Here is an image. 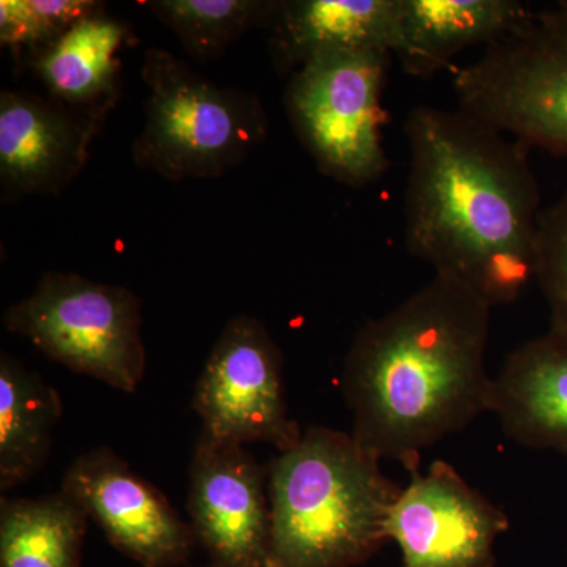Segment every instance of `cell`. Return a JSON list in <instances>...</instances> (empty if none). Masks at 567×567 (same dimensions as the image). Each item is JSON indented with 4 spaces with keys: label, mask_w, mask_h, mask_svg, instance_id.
Segmentation results:
<instances>
[{
    "label": "cell",
    "mask_w": 567,
    "mask_h": 567,
    "mask_svg": "<svg viewBox=\"0 0 567 567\" xmlns=\"http://www.w3.org/2000/svg\"><path fill=\"white\" fill-rule=\"evenodd\" d=\"M405 136L406 249L492 308L514 303L535 281L544 208L528 145L461 107H415Z\"/></svg>",
    "instance_id": "6da1fadb"
},
{
    "label": "cell",
    "mask_w": 567,
    "mask_h": 567,
    "mask_svg": "<svg viewBox=\"0 0 567 567\" xmlns=\"http://www.w3.org/2000/svg\"><path fill=\"white\" fill-rule=\"evenodd\" d=\"M492 306L445 276L371 320L342 371L352 435L382 461L421 470V454L491 413Z\"/></svg>",
    "instance_id": "7a4b0ae2"
},
{
    "label": "cell",
    "mask_w": 567,
    "mask_h": 567,
    "mask_svg": "<svg viewBox=\"0 0 567 567\" xmlns=\"http://www.w3.org/2000/svg\"><path fill=\"white\" fill-rule=\"evenodd\" d=\"M267 470L268 567L360 566L385 546L402 487L352 434L309 427Z\"/></svg>",
    "instance_id": "3957f363"
},
{
    "label": "cell",
    "mask_w": 567,
    "mask_h": 567,
    "mask_svg": "<svg viewBox=\"0 0 567 567\" xmlns=\"http://www.w3.org/2000/svg\"><path fill=\"white\" fill-rule=\"evenodd\" d=\"M141 76L145 118L132 147L141 169L171 182L218 178L264 144L259 96L221 87L159 48L145 52Z\"/></svg>",
    "instance_id": "277c9868"
},
{
    "label": "cell",
    "mask_w": 567,
    "mask_h": 567,
    "mask_svg": "<svg viewBox=\"0 0 567 567\" xmlns=\"http://www.w3.org/2000/svg\"><path fill=\"white\" fill-rule=\"evenodd\" d=\"M457 107L567 158V0L532 14L453 78Z\"/></svg>",
    "instance_id": "5b68a950"
},
{
    "label": "cell",
    "mask_w": 567,
    "mask_h": 567,
    "mask_svg": "<svg viewBox=\"0 0 567 567\" xmlns=\"http://www.w3.org/2000/svg\"><path fill=\"white\" fill-rule=\"evenodd\" d=\"M3 327L55 363L132 394L147 369L140 298L76 274L48 271L3 312Z\"/></svg>",
    "instance_id": "8992f818"
},
{
    "label": "cell",
    "mask_w": 567,
    "mask_h": 567,
    "mask_svg": "<svg viewBox=\"0 0 567 567\" xmlns=\"http://www.w3.org/2000/svg\"><path fill=\"white\" fill-rule=\"evenodd\" d=\"M391 52L328 51L290 74L284 92L293 132L320 173L349 186L390 169L382 142Z\"/></svg>",
    "instance_id": "52a82bcc"
},
{
    "label": "cell",
    "mask_w": 567,
    "mask_h": 567,
    "mask_svg": "<svg viewBox=\"0 0 567 567\" xmlns=\"http://www.w3.org/2000/svg\"><path fill=\"white\" fill-rule=\"evenodd\" d=\"M282 364L281 349L259 319L229 320L194 391L204 434L244 446L267 443L279 453L297 445L303 431L289 415Z\"/></svg>",
    "instance_id": "ba28073f"
},
{
    "label": "cell",
    "mask_w": 567,
    "mask_h": 567,
    "mask_svg": "<svg viewBox=\"0 0 567 567\" xmlns=\"http://www.w3.org/2000/svg\"><path fill=\"white\" fill-rule=\"evenodd\" d=\"M509 517L453 465L434 461L427 472L410 473V483L391 507L388 540L401 548V567H495V543Z\"/></svg>",
    "instance_id": "9c48e42d"
},
{
    "label": "cell",
    "mask_w": 567,
    "mask_h": 567,
    "mask_svg": "<svg viewBox=\"0 0 567 567\" xmlns=\"http://www.w3.org/2000/svg\"><path fill=\"white\" fill-rule=\"evenodd\" d=\"M61 491L126 557L142 567H178L193 554L189 524L159 488L134 473L110 447H95L66 470Z\"/></svg>",
    "instance_id": "30bf717a"
},
{
    "label": "cell",
    "mask_w": 567,
    "mask_h": 567,
    "mask_svg": "<svg viewBox=\"0 0 567 567\" xmlns=\"http://www.w3.org/2000/svg\"><path fill=\"white\" fill-rule=\"evenodd\" d=\"M189 527L213 567H268V470L244 445L200 434L189 466Z\"/></svg>",
    "instance_id": "8fae6325"
},
{
    "label": "cell",
    "mask_w": 567,
    "mask_h": 567,
    "mask_svg": "<svg viewBox=\"0 0 567 567\" xmlns=\"http://www.w3.org/2000/svg\"><path fill=\"white\" fill-rule=\"evenodd\" d=\"M99 126L50 96L0 93V186L6 200L50 196L76 181Z\"/></svg>",
    "instance_id": "7c38bea8"
},
{
    "label": "cell",
    "mask_w": 567,
    "mask_h": 567,
    "mask_svg": "<svg viewBox=\"0 0 567 567\" xmlns=\"http://www.w3.org/2000/svg\"><path fill=\"white\" fill-rule=\"evenodd\" d=\"M133 41L132 29L102 7L32 54L31 66L51 100L102 130L121 100V55Z\"/></svg>",
    "instance_id": "4fadbf2b"
},
{
    "label": "cell",
    "mask_w": 567,
    "mask_h": 567,
    "mask_svg": "<svg viewBox=\"0 0 567 567\" xmlns=\"http://www.w3.org/2000/svg\"><path fill=\"white\" fill-rule=\"evenodd\" d=\"M491 413L507 439L567 456V336L547 330L509 353L494 377Z\"/></svg>",
    "instance_id": "5bb4252c"
},
{
    "label": "cell",
    "mask_w": 567,
    "mask_h": 567,
    "mask_svg": "<svg viewBox=\"0 0 567 567\" xmlns=\"http://www.w3.org/2000/svg\"><path fill=\"white\" fill-rule=\"evenodd\" d=\"M398 0H276L265 29L276 71L290 76L328 51H390Z\"/></svg>",
    "instance_id": "9a60e30c"
},
{
    "label": "cell",
    "mask_w": 567,
    "mask_h": 567,
    "mask_svg": "<svg viewBox=\"0 0 567 567\" xmlns=\"http://www.w3.org/2000/svg\"><path fill=\"white\" fill-rule=\"evenodd\" d=\"M532 11L517 0H398L393 55L410 76L432 78L462 51L503 39Z\"/></svg>",
    "instance_id": "2e32d148"
},
{
    "label": "cell",
    "mask_w": 567,
    "mask_h": 567,
    "mask_svg": "<svg viewBox=\"0 0 567 567\" xmlns=\"http://www.w3.org/2000/svg\"><path fill=\"white\" fill-rule=\"evenodd\" d=\"M61 394L11 354H0V491L31 480L50 457Z\"/></svg>",
    "instance_id": "e0dca14e"
},
{
    "label": "cell",
    "mask_w": 567,
    "mask_h": 567,
    "mask_svg": "<svg viewBox=\"0 0 567 567\" xmlns=\"http://www.w3.org/2000/svg\"><path fill=\"white\" fill-rule=\"evenodd\" d=\"M87 514L58 492L0 502V567H80Z\"/></svg>",
    "instance_id": "ac0fdd59"
},
{
    "label": "cell",
    "mask_w": 567,
    "mask_h": 567,
    "mask_svg": "<svg viewBox=\"0 0 567 567\" xmlns=\"http://www.w3.org/2000/svg\"><path fill=\"white\" fill-rule=\"evenodd\" d=\"M145 7L175 33L186 54L213 61L254 28H265L276 0H152Z\"/></svg>",
    "instance_id": "d6986e66"
},
{
    "label": "cell",
    "mask_w": 567,
    "mask_h": 567,
    "mask_svg": "<svg viewBox=\"0 0 567 567\" xmlns=\"http://www.w3.org/2000/svg\"><path fill=\"white\" fill-rule=\"evenodd\" d=\"M102 7L93 0H0V43L35 54Z\"/></svg>",
    "instance_id": "ffe728a7"
},
{
    "label": "cell",
    "mask_w": 567,
    "mask_h": 567,
    "mask_svg": "<svg viewBox=\"0 0 567 567\" xmlns=\"http://www.w3.org/2000/svg\"><path fill=\"white\" fill-rule=\"evenodd\" d=\"M535 281L550 317L548 330L567 336V189L537 223Z\"/></svg>",
    "instance_id": "44dd1931"
},
{
    "label": "cell",
    "mask_w": 567,
    "mask_h": 567,
    "mask_svg": "<svg viewBox=\"0 0 567 567\" xmlns=\"http://www.w3.org/2000/svg\"><path fill=\"white\" fill-rule=\"evenodd\" d=\"M203 567H213V566L208 565V566H203Z\"/></svg>",
    "instance_id": "7402d4cb"
}]
</instances>
